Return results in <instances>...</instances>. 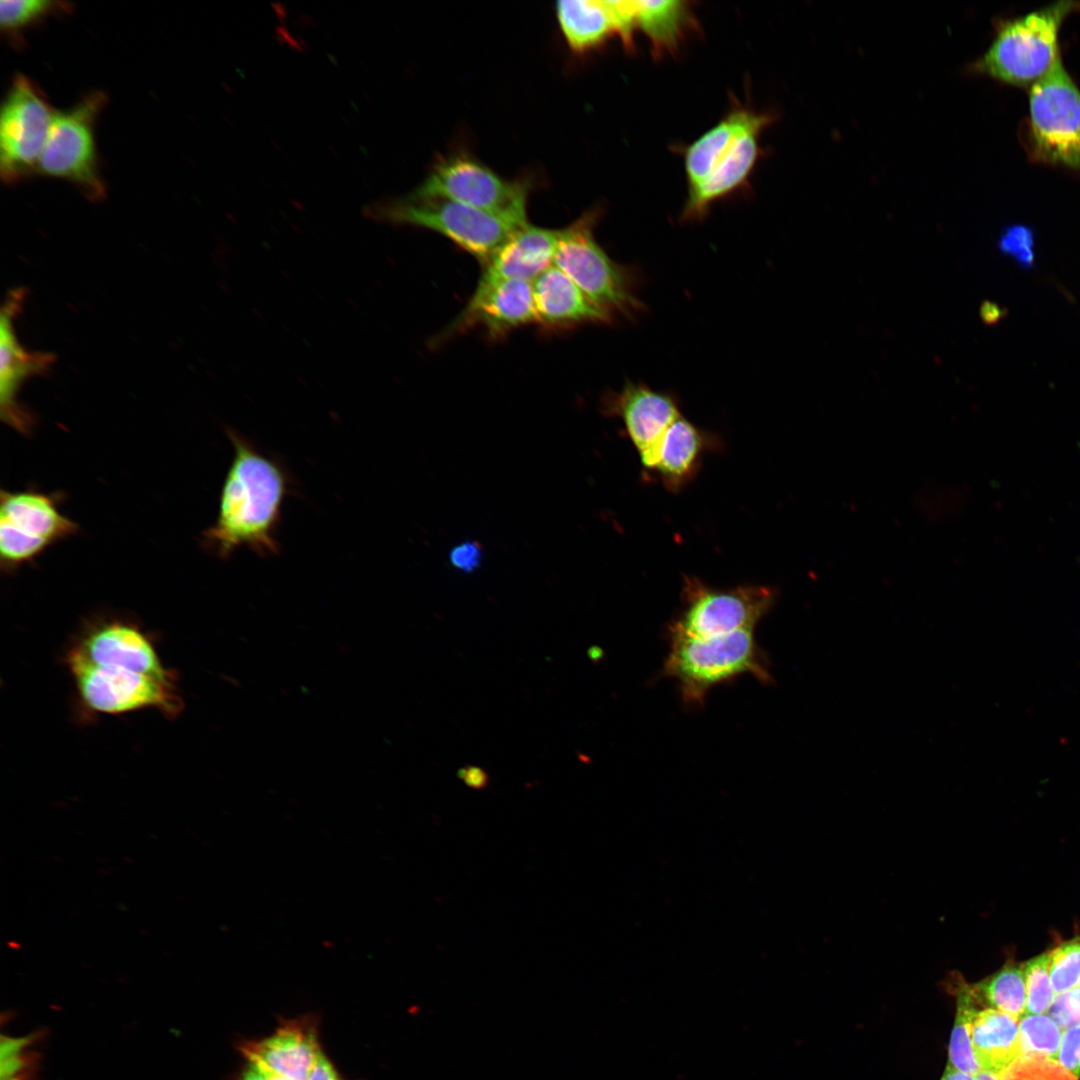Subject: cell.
<instances>
[{
	"instance_id": "cell-16",
	"label": "cell",
	"mask_w": 1080,
	"mask_h": 1080,
	"mask_svg": "<svg viewBox=\"0 0 1080 1080\" xmlns=\"http://www.w3.org/2000/svg\"><path fill=\"white\" fill-rule=\"evenodd\" d=\"M537 322L532 282L512 279L487 288H476L464 310L439 337L448 339L476 326L492 338Z\"/></svg>"
},
{
	"instance_id": "cell-26",
	"label": "cell",
	"mask_w": 1080,
	"mask_h": 1080,
	"mask_svg": "<svg viewBox=\"0 0 1080 1080\" xmlns=\"http://www.w3.org/2000/svg\"><path fill=\"white\" fill-rule=\"evenodd\" d=\"M968 988L978 1005L1004 1012L1016 1019L1026 1014V986L1023 963L1013 960L992 975Z\"/></svg>"
},
{
	"instance_id": "cell-2",
	"label": "cell",
	"mask_w": 1080,
	"mask_h": 1080,
	"mask_svg": "<svg viewBox=\"0 0 1080 1080\" xmlns=\"http://www.w3.org/2000/svg\"><path fill=\"white\" fill-rule=\"evenodd\" d=\"M663 673L678 682L683 700L695 706L704 703L712 687L740 675L749 674L763 684L774 681L754 629L706 638L670 635Z\"/></svg>"
},
{
	"instance_id": "cell-4",
	"label": "cell",
	"mask_w": 1080,
	"mask_h": 1080,
	"mask_svg": "<svg viewBox=\"0 0 1080 1080\" xmlns=\"http://www.w3.org/2000/svg\"><path fill=\"white\" fill-rule=\"evenodd\" d=\"M598 216L595 210L586 212L559 230L554 265L599 307L614 317L633 320L646 309L637 294L638 274L615 262L597 242L594 227Z\"/></svg>"
},
{
	"instance_id": "cell-34",
	"label": "cell",
	"mask_w": 1080,
	"mask_h": 1080,
	"mask_svg": "<svg viewBox=\"0 0 1080 1080\" xmlns=\"http://www.w3.org/2000/svg\"><path fill=\"white\" fill-rule=\"evenodd\" d=\"M1048 1015L1062 1031L1080 1025V985L1057 993Z\"/></svg>"
},
{
	"instance_id": "cell-27",
	"label": "cell",
	"mask_w": 1080,
	"mask_h": 1080,
	"mask_svg": "<svg viewBox=\"0 0 1080 1080\" xmlns=\"http://www.w3.org/2000/svg\"><path fill=\"white\" fill-rule=\"evenodd\" d=\"M949 986L956 996V1014L948 1049L947 1066L975 1076L981 1067L974 1055L971 1043V1026L977 1002L969 991L968 983L959 973L949 976Z\"/></svg>"
},
{
	"instance_id": "cell-10",
	"label": "cell",
	"mask_w": 1080,
	"mask_h": 1080,
	"mask_svg": "<svg viewBox=\"0 0 1080 1080\" xmlns=\"http://www.w3.org/2000/svg\"><path fill=\"white\" fill-rule=\"evenodd\" d=\"M59 497L36 490L0 494V564L11 572L51 545L75 535L79 526L59 509Z\"/></svg>"
},
{
	"instance_id": "cell-31",
	"label": "cell",
	"mask_w": 1080,
	"mask_h": 1080,
	"mask_svg": "<svg viewBox=\"0 0 1080 1080\" xmlns=\"http://www.w3.org/2000/svg\"><path fill=\"white\" fill-rule=\"evenodd\" d=\"M1048 955L1051 983L1056 994L1080 984V936L1055 946Z\"/></svg>"
},
{
	"instance_id": "cell-42",
	"label": "cell",
	"mask_w": 1080,
	"mask_h": 1080,
	"mask_svg": "<svg viewBox=\"0 0 1080 1080\" xmlns=\"http://www.w3.org/2000/svg\"><path fill=\"white\" fill-rule=\"evenodd\" d=\"M975 1080H1000L997 1074L981 1070L974 1076Z\"/></svg>"
},
{
	"instance_id": "cell-43",
	"label": "cell",
	"mask_w": 1080,
	"mask_h": 1080,
	"mask_svg": "<svg viewBox=\"0 0 1080 1080\" xmlns=\"http://www.w3.org/2000/svg\"><path fill=\"white\" fill-rule=\"evenodd\" d=\"M241 1080H264V1077L260 1072L256 1070H251L246 1072L242 1076Z\"/></svg>"
},
{
	"instance_id": "cell-29",
	"label": "cell",
	"mask_w": 1080,
	"mask_h": 1080,
	"mask_svg": "<svg viewBox=\"0 0 1080 1080\" xmlns=\"http://www.w3.org/2000/svg\"><path fill=\"white\" fill-rule=\"evenodd\" d=\"M70 9V4L46 0H8L0 2V26L9 34L19 32L41 19Z\"/></svg>"
},
{
	"instance_id": "cell-18",
	"label": "cell",
	"mask_w": 1080,
	"mask_h": 1080,
	"mask_svg": "<svg viewBox=\"0 0 1080 1080\" xmlns=\"http://www.w3.org/2000/svg\"><path fill=\"white\" fill-rule=\"evenodd\" d=\"M240 1050L247 1062L290 1080H308L322 1053L310 1018L286 1021L270 1037L245 1042Z\"/></svg>"
},
{
	"instance_id": "cell-3",
	"label": "cell",
	"mask_w": 1080,
	"mask_h": 1080,
	"mask_svg": "<svg viewBox=\"0 0 1080 1080\" xmlns=\"http://www.w3.org/2000/svg\"><path fill=\"white\" fill-rule=\"evenodd\" d=\"M1079 7L1077 1L1060 0L1001 22L973 69L1007 84L1031 87L1060 59L1059 30Z\"/></svg>"
},
{
	"instance_id": "cell-17",
	"label": "cell",
	"mask_w": 1080,
	"mask_h": 1080,
	"mask_svg": "<svg viewBox=\"0 0 1080 1080\" xmlns=\"http://www.w3.org/2000/svg\"><path fill=\"white\" fill-rule=\"evenodd\" d=\"M771 117L759 116L731 144L709 175L688 190L681 219L701 220L710 206L738 189L750 175L759 154V137Z\"/></svg>"
},
{
	"instance_id": "cell-24",
	"label": "cell",
	"mask_w": 1080,
	"mask_h": 1080,
	"mask_svg": "<svg viewBox=\"0 0 1080 1080\" xmlns=\"http://www.w3.org/2000/svg\"><path fill=\"white\" fill-rule=\"evenodd\" d=\"M759 114L736 108L687 147L684 166L688 190L698 186L709 175L734 140Z\"/></svg>"
},
{
	"instance_id": "cell-32",
	"label": "cell",
	"mask_w": 1080,
	"mask_h": 1080,
	"mask_svg": "<svg viewBox=\"0 0 1080 1080\" xmlns=\"http://www.w3.org/2000/svg\"><path fill=\"white\" fill-rule=\"evenodd\" d=\"M998 1076L1000 1080H1072L1059 1062L1040 1057H1020Z\"/></svg>"
},
{
	"instance_id": "cell-7",
	"label": "cell",
	"mask_w": 1080,
	"mask_h": 1080,
	"mask_svg": "<svg viewBox=\"0 0 1080 1080\" xmlns=\"http://www.w3.org/2000/svg\"><path fill=\"white\" fill-rule=\"evenodd\" d=\"M81 702L90 710L123 714L153 708L175 718L184 703L176 677L160 678L119 666L65 658Z\"/></svg>"
},
{
	"instance_id": "cell-36",
	"label": "cell",
	"mask_w": 1080,
	"mask_h": 1080,
	"mask_svg": "<svg viewBox=\"0 0 1080 1080\" xmlns=\"http://www.w3.org/2000/svg\"><path fill=\"white\" fill-rule=\"evenodd\" d=\"M1058 1062L1076 1079L1080 1078V1025L1063 1032Z\"/></svg>"
},
{
	"instance_id": "cell-41",
	"label": "cell",
	"mask_w": 1080,
	"mask_h": 1080,
	"mask_svg": "<svg viewBox=\"0 0 1080 1080\" xmlns=\"http://www.w3.org/2000/svg\"><path fill=\"white\" fill-rule=\"evenodd\" d=\"M981 314L985 321L992 322L999 315V309L991 303H986L982 306Z\"/></svg>"
},
{
	"instance_id": "cell-38",
	"label": "cell",
	"mask_w": 1080,
	"mask_h": 1080,
	"mask_svg": "<svg viewBox=\"0 0 1080 1080\" xmlns=\"http://www.w3.org/2000/svg\"><path fill=\"white\" fill-rule=\"evenodd\" d=\"M308 1080H341L333 1065L322 1052L314 1064Z\"/></svg>"
},
{
	"instance_id": "cell-25",
	"label": "cell",
	"mask_w": 1080,
	"mask_h": 1080,
	"mask_svg": "<svg viewBox=\"0 0 1080 1080\" xmlns=\"http://www.w3.org/2000/svg\"><path fill=\"white\" fill-rule=\"evenodd\" d=\"M633 29L646 34L656 51L676 46L690 24L691 12L684 1H627Z\"/></svg>"
},
{
	"instance_id": "cell-37",
	"label": "cell",
	"mask_w": 1080,
	"mask_h": 1080,
	"mask_svg": "<svg viewBox=\"0 0 1080 1080\" xmlns=\"http://www.w3.org/2000/svg\"><path fill=\"white\" fill-rule=\"evenodd\" d=\"M43 1036L42 1031L34 1032L24 1037L11 1038L2 1036L1 1039V1059H5L20 1051L25 1050L27 1047L40 1040Z\"/></svg>"
},
{
	"instance_id": "cell-22",
	"label": "cell",
	"mask_w": 1080,
	"mask_h": 1080,
	"mask_svg": "<svg viewBox=\"0 0 1080 1080\" xmlns=\"http://www.w3.org/2000/svg\"><path fill=\"white\" fill-rule=\"evenodd\" d=\"M971 1043L981 1070L1000 1075L1021 1057L1019 1019L993 1008L977 1009Z\"/></svg>"
},
{
	"instance_id": "cell-19",
	"label": "cell",
	"mask_w": 1080,
	"mask_h": 1080,
	"mask_svg": "<svg viewBox=\"0 0 1080 1080\" xmlns=\"http://www.w3.org/2000/svg\"><path fill=\"white\" fill-rule=\"evenodd\" d=\"M559 230L527 223L504 242L483 264L476 288L498 282L521 279L533 281L552 266Z\"/></svg>"
},
{
	"instance_id": "cell-20",
	"label": "cell",
	"mask_w": 1080,
	"mask_h": 1080,
	"mask_svg": "<svg viewBox=\"0 0 1080 1080\" xmlns=\"http://www.w3.org/2000/svg\"><path fill=\"white\" fill-rule=\"evenodd\" d=\"M537 322L551 329L610 324L615 317L594 303L565 273L550 266L532 281Z\"/></svg>"
},
{
	"instance_id": "cell-8",
	"label": "cell",
	"mask_w": 1080,
	"mask_h": 1080,
	"mask_svg": "<svg viewBox=\"0 0 1080 1080\" xmlns=\"http://www.w3.org/2000/svg\"><path fill=\"white\" fill-rule=\"evenodd\" d=\"M105 103L92 92L72 108L54 113L36 172L77 185L92 201L104 199L105 186L97 165L94 126Z\"/></svg>"
},
{
	"instance_id": "cell-6",
	"label": "cell",
	"mask_w": 1080,
	"mask_h": 1080,
	"mask_svg": "<svg viewBox=\"0 0 1080 1080\" xmlns=\"http://www.w3.org/2000/svg\"><path fill=\"white\" fill-rule=\"evenodd\" d=\"M393 221L435 231L467 251L482 264L517 230L526 225L463 203L413 193L387 209Z\"/></svg>"
},
{
	"instance_id": "cell-33",
	"label": "cell",
	"mask_w": 1080,
	"mask_h": 1080,
	"mask_svg": "<svg viewBox=\"0 0 1080 1080\" xmlns=\"http://www.w3.org/2000/svg\"><path fill=\"white\" fill-rule=\"evenodd\" d=\"M1034 232L1023 224L1006 226L997 243L1000 252L1024 270L1032 269L1035 262Z\"/></svg>"
},
{
	"instance_id": "cell-23",
	"label": "cell",
	"mask_w": 1080,
	"mask_h": 1080,
	"mask_svg": "<svg viewBox=\"0 0 1080 1080\" xmlns=\"http://www.w3.org/2000/svg\"><path fill=\"white\" fill-rule=\"evenodd\" d=\"M555 11L561 32L575 53L597 48L618 34L608 1L563 0L556 3Z\"/></svg>"
},
{
	"instance_id": "cell-28",
	"label": "cell",
	"mask_w": 1080,
	"mask_h": 1080,
	"mask_svg": "<svg viewBox=\"0 0 1080 1080\" xmlns=\"http://www.w3.org/2000/svg\"><path fill=\"white\" fill-rule=\"evenodd\" d=\"M1021 1057L1058 1061L1062 1030L1046 1014H1025L1019 1020Z\"/></svg>"
},
{
	"instance_id": "cell-13",
	"label": "cell",
	"mask_w": 1080,
	"mask_h": 1080,
	"mask_svg": "<svg viewBox=\"0 0 1080 1080\" xmlns=\"http://www.w3.org/2000/svg\"><path fill=\"white\" fill-rule=\"evenodd\" d=\"M27 289H11L0 316V416L2 421L23 436H30L36 425L33 413L18 401L17 394L28 378L47 375L56 361L50 352L27 351L18 341L13 320L21 311Z\"/></svg>"
},
{
	"instance_id": "cell-35",
	"label": "cell",
	"mask_w": 1080,
	"mask_h": 1080,
	"mask_svg": "<svg viewBox=\"0 0 1080 1080\" xmlns=\"http://www.w3.org/2000/svg\"><path fill=\"white\" fill-rule=\"evenodd\" d=\"M450 565L466 574L480 568L483 560V547L474 540H468L455 545L448 555Z\"/></svg>"
},
{
	"instance_id": "cell-12",
	"label": "cell",
	"mask_w": 1080,
	"mask_h": 1080,
	"mask_svg": "<svg viewBox=\"0 0 1080 1080\" xmlns=\"http://www.w3.org/2000/svg\"><path fill=\"white\" fill-rule=\"evenodd\" d=\"M55 111L31 80L17 75L0 114V174L14 183L36 171Z\"/></svg>"
},
{
	"instance_id": "cell-40",
	"label": "cell",
	"mask_w": 1080,
	"mask_h": 1080,
	"mask_svg": "<svg viewBox=\"0 0 1080 1080\" xmlns=\"http://www.w3.org/2000/svg\"><path fill=\"white\" fill-rule=\"evenodd\" d=\"M940 1080H975L973 1075L946 1066Z\"/></svg>"
},
{
	"instance_id": "cell-1",
	"label": "cell",
	"mask_w": 1080,
	"mask_h": 1080,
	"mask_svg": "<svg viewBox=\"0 0 1080 1080\" xmlns=\"http://www.w3.org/2000/svg\"><path fill=\"white\" fill-rule=\"evenodd\" d=\"M234 455L220 493L213 525L203 544L221 558L247 547L266 557L277 554L276 532L288 491L282 466L233 430L227 431Z\"/></svg>"
},
{
	"instance_id": "cell-44",
	"label": "cell",
	"mask_w": 1080,
	"mask_h": 1080,
	"mask_svg": "<svg viewBox=\"0 0 1080 1080\" xmlns=\"http://www.w3.org/2000/svg\"><path fill=\"white\" fill-rule=\"evenodd\" d=\"M1080 985V984H1079Z\"/></svg>"
},
{
	"instance_id": "cell-14",
	"label": "cell",
	"mask_w": 1080,
	"mask_h": 1080,
	"mask_svg": "<svg viewBox=\"0 0 1080 1080\" xmlns=\"http://www.w3.org/2000/svg\"><path fill=\"white\" fill-rule=\"evenodd\" d=\"M65 658L98 666H119L160 678L176 677L162 663L151 636L119 617L95 620L72 642Z\"/></svg>"
},
{
	"instance_id": "cell-11",
	"label": "cell",
	"mask_w": 1080,
	"mask_h": 1080,
	"mask_svg": "<svg viewBox=\"0 0 1080 1080\" xmlns=\"http://www.w3.org/2000/svg\"><path fill=\"white\" fill-rule=\"evenodd\" d=\"M415 193L448 198L521 223L528 222L527 183L506 180L464 152L437 160Z\"/></svg>"
},
{
	"instance_id": "cell-15",
	"label": "cell",
	"mask_w": 1080,
	"mask_h": 1080,
	"mask_svg": "<svg viewBox=\"0 0 1080 1080\" xmlns=\"http://www.w3.org/2000/svg\"><path fill=\"white\" fill-rule=\"evenodd\" d=\"M601 408L605 415L622 420L626 434L648 471L653 467L661 438L681 415L672 395L640 382H626L619 391L607 393Z\"/></svg>"
},
{
	"instance_id": "cell-5",
	"label": "cell",
	"mask_w": 1080,
	"mask_h": 1080,
	"mask_svg": "<svg viewBox=\"0 0 1080 1080\" xmlns=\"http://www.w3.org/2000/svg\"><path fill=\"white\" fill-rule=\"evenodd\" d=\"M1026 141L1032 158L1080 171V90L1061 58L1030 87Z\"/></svg>"
},
{
	"instance_id": "cell-30",
	"label": "cell",
	"mask_w": 1080,
	"mask_h": 1080,
	"mask_svg": "<svg viewBox=\"0 0 1080 1080\" xmlns=\"http://www.w3.org/2000/svg\"><path fill=\"white\" fill-rule=\"evenodd\" d=\"M1023 970L1026 986V1014H1045L1056 995L1050 978L1048 952L1023 963Z\"/></svg>"
},
{
	"instance_id": "cell-39",
	"label": "cell",
	"mask_w": 1080,
	"mask_h": 1080,
	"mask_svg": "<svg viewBox=\"0 0 1080 1080\" xmlns=\"http://www.w3.org/2000/svg\"><path fill=\"white\" fill-rule=\"evenodd\" d=\"M458 775L468 786L475 789L483 788L488 781L486 773L477 767H466L461 769Z\"/></svg>"
},
{
	"instance_id": "cell-9",
	"label": "cell",
	"mask_w": 1080,
	"mask_h": 1080,
	"mask_svg": "<svg viewBox=\"0 0 1080 1080\" xmlns=\"http://www.w3.org/2000/svg\"><path fill=\"white\" fill-rule=\"evenodd\" d=\"M777 592L768 586L714 588L686 577L682 610L669 626L670 635L706 638L742 629H754L770 611Z\"/></svg>"
},
{
	"instance_id": "cell-21",
	"label": "cell",
	"mask_w": 1080,
	"mask_h": 1080,
	"mask_svg": "<svg viewBox=\"0 0 1080 1080\" xmlns=\"http://www.w3.org/2000/svg\"><path fill=\"white\" fill-rule=\"evenodd\" d=\"M715 442L711 433L680 415L661 438L650 471H654L667 488L678 490L695 476L704 453L713 448Z\"/></svg>"
}]
</instances>
